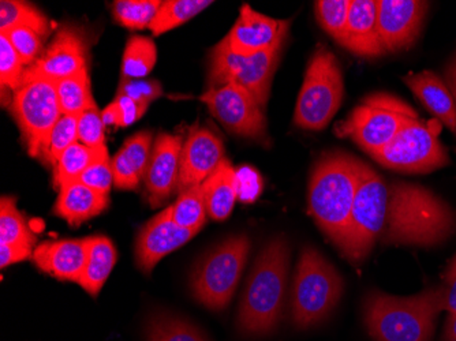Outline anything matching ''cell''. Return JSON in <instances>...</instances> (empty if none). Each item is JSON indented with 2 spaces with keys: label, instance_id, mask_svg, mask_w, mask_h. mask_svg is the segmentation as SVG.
<instances>
[{
  "label": "cell",
  "instance_id": "obj_27",
  "mask_svg": "<svg viewBox=\"0 0 456 341\" xmlns=\"http://www.w3.org/2000/svg\"><path fill=\"white\" fill-rule=\"evenodd\" d=\"M107 156V148L96 150L81 142L73 143L56 161L53 168V184L56 189L61 190L74 182H78L82 174L86 173L92 164Z\"/></svg>",
  "mask_w": 456,
  "mask_h": 341
},
{
  "label": "cell",
  "instance_id": "obj_14",
  "mask_svg": "<svg viewBox=\"0 0 456 341\" xmlns=\"http://www.w3.org/2000/svg\"><path fill=\"white\" fill-rule=\"evenodd\" d=\"M378 27L387 53L406 51L416 43L429 4L419 0H379Z\"/></svg>",
  "mask_w": 456,
  "mask_h": 341
},
{
  "label": "cell",
  "instance_id": "obj_4",
  "mask_svg": "<svg viewBox=\"0 0 456 341\" xmlns=\"http://www.w3.org/2000/svg\"><path fill=\"white\" fill-rule=\"evenodd\" d=\"M439 313L436 288L410 297L371 291L363 304L366 329L375 341H430Z\"/></svg>",
  "mask_w": 456,
  "mask_h": 341
},
{
  "label": "cell",
  "instance_id": "obj_46",
  "mask_svg": "<svg viewBox=\"0 0 456 341\" xmlns=\"http://www.w3.org/2000/svg\"><path fill=\"white\" fill-rule=\"evenodd\" d=\"M102 122L104 126H115V127H122L123 117L120 111L119 104L117 101H112L109 107L102 111Z\"/></svg>",
  "mask_w": 456,
  "mask_h": 341
},
{
  "label": "cell",
  "instance_id": "obj_36",
  "mask_svg": "<svg viewBox=\"0 0 456 341\" xmlns=\"http://www.w3.org/2000/svg\"><path fill=\"white\" fill-rule=\"evenodd\" d=\"M353 0H319L314 4L316 18L322 29L342 45L347 29L348 12Z\"/></svg>",
  "mask_w": 456,
  "mask_h": 341
},
{
  "label": "cell",
  "instance_id": "obj_26",
  "mask_svg": "<svg viewBox=\"0 0 456 341\" xmlns=\"http://www.w3.org/2000/svg\"><path fill=\"white\" fill-rule=\"evenodd\" d=\"M117 258V248L109 238L91 237L88 261L79 279V286L91 296L96 297L111 274Z\"/></svg>",
  "mask_w": 456,
  "mask_h": 341
},
{
  "label": "cell",
  "instance_id": "obj_7",
  "mask_svg": "<svg viewBox=\"0 0 456 341\" xmlns=\"http://www.w3.org/2000/svg\"><path fill=\"white\" fill-rule=\"evenodd\" d=\"M345 94L337 56L319 45L310 59L297 101L294 123L305 130H322L340 109Z\"/></svg>",
  "mask_w": 456,
  "mask_h": 341
},
{
  "label": "cell",
  "instance_id": "obj_40",
  "mask_svg": "<svg viewBox=\"0 0 456 341\" xmlns=\"http://www.w3.org/2000/svg\"><path fill=\"white\" fill-rule=\"evenodd\" d=\"M106 126L102 122V111L97 107L88 110L79 115L78 119V142L84 143L88 148L106 149Z\"/></svg>",
  "mask_w": 456,
  "mask_h": 341
},
{
  "label": "cell",
  "instance_id": "obj_32",
  "mask_svg": "<svg viewBox=\"0 0 456 341\" xmlns=\"http://www.w3.org/2000/svg\"><path fill=\"white\" fill-rule=\"evenodd\" d=\"M156 59L158 53L152 38L133 36L123 53L122 78H145L155 68Z\"/></svg>",
  "mask_w": 456,
  "mask_h": 341
},
{
  "label": "cell",
  "instance_id": "obj_47",
  "mask_svg": "<svg viewBox=\"0 0 456 341\" xmlns=\"http://www.w3.org/2000/svg\"><path fill=\"white\" fill-rule=\"evenodd\" d=\"M442 341H456V313H451L445 322Z\"/></svg>",
  "mask_w": 456,
  "mask_h": 341
},
{
  "label": "cell",
  "instance_id": "obj_22",
  "mask_svg": "<svg viewBox=\"0 0 456 341\" xmlns=\"http://www.w3.org/2000/svg\"><path fill=\"white\" fill-rule=\"evenodd\" d=\"M403 82L433 117H436L451 132L456 133L455 97L439 76L424 70L407 74Z\"/></svg>",
  "mask_w": 456,
  "mask_h": 341
},
{
  "label": "cell",
  "instance_id": "obj_30",
  "mask_svg": "<svg viewBox=\"0 0 456 341\" xmlns=\"http://www.w3.org/2000/svg\"><path fill=\"white\" fill-rule=\"evenodd\" d=\"M214 4L211 0H166L150 25L153 36L170 32Z\"/></svg>",
  "mask_w": 456,
  "mask_h": 341
},
{
  "label": "cell",
  "instance_id": "obj_20",
  "mask_svg": "<svg viewBox=\"0 0 456 341\" xmlns=\"http://www.w3.org/2000/svg\"><path fill=\"white\" fill-rule=\"evenodd\" d=\"M89 243L91 238L48 240L36 246L32 260L41 272L58 280L78 283L88 261Z\"/></svg>",
  "mask_w": 456,
  "mask_h": 341
},
{
  "label": "cell",
  "instance_id": "obj_31",
  "mask_svg": "<svg viewBox=\"0 0 456 341\" xmlns=\"http://www.w3.org/2000/svg\"><path fill=\"white\" fill-rule=\"evenodd\" d=\"M61 114L79 115L97 107L91 92L88 71L56 82Z\"/></svg>",
  "mask_w": 456,
  "mask_h": 341
},
{
  "label": "cell",
  "instance_id": "obj_21",
  "mask_svg": "<svg viewBox=\"0 0 456 341\" xmlns=\"http://www.w3.org/2000/svg\"><path fill=\"white\" fill-rule=\"evenodd\" d=\"M342 47L361 58H378L387 53L378 27L375 0H353Z\"/></svg>",
  "mask_w": 456,
  "mask_h": 341
},
{
  "label": "cell",
  "instance_id": "obj_1",
  "mask_svg": "<svg viewBox=\"0 0 456 341\" xmlns=\"http://www.w3.org/2000/svg\"><path fill=\"white\" fill-rule=\"evenodd\" d=\"M456 231V215L447 202L430 190L407 182H388L383 245L432 248Z\"/></svg>",
  "mask_w": 456,
  "mask_h": 341
},
{
  "label": "cell",
  "instance_id": "obj_15",
  "mask_svg": "<svg viewBox=\"0 0 456 341\" xmlns=\"http://www.w3.org/2000/svg\"><path fill=\"white\" fill-rule=\"evenodd\" d=\"M86 37L77 28H61L28 73L58 82L88 71Z\"/></svg>",
  "mask_w": 456,
  "mask_h": 341
},
{
  "label": "cell",
  "instance_id": "obj_18",
  "mask_svg": "<svg viewBox=\"0 0 456 341\" xmlns=\"http://www.w3.org/2000/svg\"><path fill=\"white\" fill-rule=\"evenodd\" d=\"M291 20H273L253 10L248 4L240 7V17L223 40L232 53L252 56L269 50Z\"/></svg>",
  "mask_w": 456,
  "mask_h": 341
},
{
  "label": "cell",
  "instance_id": "obj_43",
  "mask_svg": "<svg viewBox=\"0 0 456 341\" xmlns=\"http://www.w3.org/2000/svg\"><path fill=\"white\" fill-rule=\"evenodd\" d=\"M436 301L440 312L456 313V257L445 272L444 283L436 288Z\"/></svg>",
  "mask_w": 456,
  "mask_h": 341
},
{
  "label": "cell",
  "instance_id": "obj_33",
  "mask_svg": "<svg viewBox=\"0 0 456 341\" xmlns=\"http://www.w3.org/2000/svg\"><path fill=\"white\" fill-rule=\"evenodd\" d=\"M147 341H209L204 333L183 318L158 314L147 325Z\"/></svg>",
  "mask_w": 456,
  "mask_h": 341
},
{
  "label": "cell",
  "instance_id": "obj_25",
  "mask_svg": "<svg viewBox=\"0 0 456 341\" xmlns=\"http://www.w3.org/2000/svg\"><path fill=\"white\" fill-rule=\"evenodd\" d=\"M201 186L209 216L224 222L232 215L238 197V174L234 166L224 158Z\"/></svg>",
  "mask_w": 456,
  "mask_h": 341
},
{
  "label": "cell",
  "instance_id": "obj_44",
  "mask_svg": "<svg viewBox=\"0 0 456 341\" xmlns=\"http://www.w3.org/2000/svg\"><path fill=\"white\" fill-rule=\"evenodd\" d=\"M115 101L119 104L120 111H122V127H127V126L140 120L148 110V105L140 104V102L134 101L130 97L123 96V94H117Z\"/></svg>",
  "mask_w": 456,
  "mask_h": 341
},
{
  "label": "cell",
  "instance_id": "obj_28",
  "mask_svg": "<svg viewBox=\"0 0 456 341\" xmlns=\"http://www.w3.org/2000/svg\"><path fill=\"white\" fill-rule=\"evenodd\" d=\"M14 28H30L41 37L50 33V22L43 12L33 4L20 0L0 2V33H7Z\"/></svg>",
  "mask_w": 456,
  "mask_h": 341
},
{
  "label": "cell",
  "instance_id": "obj_19",
  "mask_svg": "<svg viewBox=\"0 0 456 341\" xmlns=\"http://www.w3.org/2000/svg\"><path fill=\"white\" fill-rule=\"evenodd\" d=\"M182 148L181 135L163 133L156 138L145 175L151 207H161L178 187Z\"/></svg>",
  "mask_w": 456,
  "mask_h": 341
},
{
  "label": "cell",
  "instance_id": "obj_38",
  "mask_svg": "<svg viewBox=\"0 0 456 341\" xmlns=\"http://www.w3.org/2000/svg\"><path fill=\"white\" fill-rule=\"evenodd\" d=\"M0 79H2V92H14L24 76L25 65L15 48L12 47L9 38L0 33Z\"/></svg>",
  "mask_w": 456,
  "mask_h": 341
},
{
  "label": "cell",
  "instance_id": "obj_8",
  "mask_svg": "<svg viewBox=\"0 0 456 341\" xmlns=\"http://www.w3.org/2000/svg\"><path fill=\"white\" fill-rule=\"evenodd\" d=\"M248 235H234L212 248L194 269L191 287L197 302L222 312L232 302L250 253Z\"/></svg>",
  "mask_w": 456,
  "mask_h": 341
},
{
  "label": "cell",
  "instance_id": "obj_17",
  "mask_svg": "<svg viewBox=\"0 0 456 341\" xmlns=\"http://www.w3.org/2000/svg\"><path fill=\"white\" fill-rule=\"evenodd\" d=\"M224 146L215 133L193 127L183 142L176 191L183 193L204 183L224 160Z\"/></svg>",
  "mask_w": 456,
  "mask_h": 341
},
{
  "label": "cell",
  "instance_id": "obj_9",
  "mask_svg": "<svg viewBox=\"0 0 456 341\" xmlns=\"http://www.w3.org/2000/svg\"><path fill=\"white\" fill-rule=\"evenodd\" d=\"M10 111L33 158L43 156L51 132L61 118L56 82L24 71L17 89L12 92Z\"/></svg>",
  "mask_w": 456,
  "mask_h": 341
},
{
  "label": "cell",
  "instance_id": "obj_13",
  "mask_svg": "<svg viewBox=\"0 0 456 341\" xmlns=\"http://www.w3.org/2000/svg\"><path fill=\"white\" fill-rule=\"evenodd\" d=\"M200 100L228 132L258 142H268L263 107L240 85L227 84L208 89Z\"/></svg>",
  "mask_w": 456,
  "mask_h": 341
},
{
  "label": "cell",
  "instance_id": "obj_39",
  "mask_svg": "<svg viewBox=\"0 0 456 341\" xmlns=\"http://www.w3.org/2000/svg\"><path fill=\"white\" fill-rule=\"evenodd\" d=\"M4 35L7 36L12 47L24 61L25 68L32 66L43 53L41 36L30 28H14Z\"/></svg>",
  "mask_w": 456,
  "mask_h": 341
},
{
  "label": "cell",
  "instance_id": "obj_5",
  "mask_svg": "<svg viewBox=\"0 0 456 341\" xmlns=\"http://www.w3.org/2000/svg\"><path fill=\"white\" fill-rule=\"evenodd\" d=\"M345 284L339 272L316 248L301 251L291 292V317L299 329L314 327L339 304Z\"/></svg>",
  "mask_w": 456,
  "mask_h": 341
},
{
  "label": "cell",
  "instance_id": "obj_16",
  "mask_svg": "<svg viewBox=\"0 0 456 341\" xmlns=\"http://www.w3.org/2000/svg\"><path fill=\"white\" fill-rule=\"evenodd\" d=\"M196 231L179 227L173 217L171 209L161 210L152 220L143 225L135 242V261L143 273L150 274L159 261L186 245L196 237Z\"/></svg>",
  "mask_w": 456,
  "mask_h": 341
},
{
  "label": "cell",
  "instance_id": "obj_23",
  "mask_svg": "<svg viewBox=\"0 0 456 341\" xmlns=\"http://www.w3.org/2000/svg\"><path fill=\"white\" fill-rule=\"evenodd\" d=\"M152 133L141 132L126 140L112 158L114 186L120 190H135L147 175L152 153Z\"/></svg>",
  "mask_w": 456,
  "mask_h": 341
},
{
  "label": "cell",
  "instance_id": "obj_11",
  "mask_svg": "<svg viewBox=\"0 0 456 341\" xmlns=\"http://www.w3.org/2000/svg\"><path fill=\"white\" fill-rule=\"evenodd\" d=\"M437 120L412 119L395 138L371 158L380 166L404 174H428L450 164L439 140Z\"/></svg>",
  "mask_w": 456,
  "mask_h": 341
},
{
  "label": "cell",
  "instance_id": "obj_35",
  "mask_svg": "<svg viewBox=\"0 0 456 341\" xmlns=\"http://www.w3.org/2000/svg\"><path fill=\"white\" fill-rule=\"evenodd\" d=\"M161 4L160 0H118L112 4V14L127 29H145L152 24Z\"/></svg>",
  "mask_w": 456,
  "mask_h": 341
},
{
  "label": "cell",
  "instance_id": "obj_29",
  "mask_svg": "<svg viewBox=\"0 0 456 341\" xmlns=\"http://www.w3.org/2000/svg\"><path fill=\"white\" fill-rule=\"evenodd\" d=\"M36 242H37V238L28 227L24 215L18 210L15 199L2 197V201H0V243L33 248Z\"/></svg>",
  "mask_w": 456,
  "mask_h": 341
},
{
  "label": "cell",
  "instance_id": "obj_41",
  "mask_svg": "<svg viewBox=\"0 0 456 341\" xmlns=\"http://www.w3.org/2000/svg\"><path fill=\"white\" fill-rule=\"evenodd\" d=\"M117 94L130 97L134 101L150 107L151 102L163 96V88H161L160 82L156 79L122 78Z\"/></svg>",
  "mask_w": 456,
  "mask_h": 341
},
{
  "label": "cell",
  "instance_id": "obj_37",
  "mask_svg": "<svg viewBox=\"0 0 456 341\" xmlns=\"http://www.w3.org/2000/svg\"><path fill=\"white\" fill-rule=\"evenodd\" d=\"M78 119L79 117L77 115H61L51 132L47 148L41 158L55 166L61 153L70 148L73 143L78 142Z\"/></svg>",
  "mask_w": 456,
  "mask_h": 341
},
{
  "label": "cell",
  "instance_id": "obj_6",
  "mask_svg": "<svg viewBox=\"0 0 456 341\" xmlns=\"http://www.w3.org/2000/svg\"><path fill=\"white\" fill-rule=\"evenodd\" d=\"M419 118V112L399 97L373 93L335 127V133L357 143L371 156L388 145L406 123Z\"/></svg>",
  "mask_w": 456,
  "mask_h": 341
},
{
  "label": "cell",
  "instance_id": "obj_10",
  "mask_svg": "<svg viewBox=\"0 0 456 341\" xmlns=\"http://www.w3.org/2000/svg\"><path fill=\"white\" fill-rule=\"evenodd\" d=\"M289 29L281 33L275 45L269 50L252 56L235 55L220 41L209 55L208 84L211 88H220L227 84L243 86L257 99L261 107L268 102L273 76L281 61Z\"/></svg>",
  "mask_w": 456,
  "mask_h": 341
},
{
  "label": "cell",
  "instance_id": "obj_2",
  "mask_svg": "<svg viewBox=\"0 0 456 341\" xmlns=\"http://www.w3.org/2000/svg\"><path fill=\"white\" fill-rule=\"evenodd\" d=\"M361 166V161L345 153H328L317 161L310 176V215L340 251L347 237Z\"/></svg>",
  "mask_w": 456,
  "mask_h": 341
},
{
  "label": "cell",
  "instance_id": "obj_42",
  "mask_svg": "<svg viewBox=\"0 0 456 341\" xmlns=\"http://www.w3.org/2000/svg\"><path fill=\"white\" fill-rule=\"evenodd\" d=\"M78 182L91 187L92 190L102 194V196H109L112 184H114V173H112L111 161H110L109 156L92 164L86 173L82 174Z\"/></svg>",
  "mask_w": 456,
  "mask_h": 341
},
{
  "label": "cell",
  "instance_id": "obj_34",
  "mask_svg": "<svg viewBox=\"0 0 456 341\" xmlns=\"http://www.w3.org/2000/svg\"><path fill=\"white\" fill-rule=\"evenodd\" d=\"M170 209L171 217L179 227L200 232L208 215L201 184L179 194V199Z\"/></svg>",
  "mask_w": 456,
  "mask_h": 341
},
{
  "label": "cell",
  "instance_id": "obj_12",
  "mask_svg": "<svg viewBox=\"0 0 456 341\" xmlns=\"http://www.w3.org/2000/svg\"><path fill=\"white\" fill-rule=\"evenodd\" d=\"M387 204L388 182L362 163L345 248L340 251L351 263L365 260L378 242L386 223Z\"/></svg>",
  "mask_w": 456,
  "mask_h": 341
},
{
  "label": "cell",
  "instance_id": "obj_3",
  "mask_svg": "<svg viewBox=\"0 0 456 341\" xmlns=\"http://www.w3.org/2000/svg\"><path fill=\"white\" fill-rule=\"evenodd\" d=\"M289 248L283 237L266 243L256 258L238 312V328L248 336H266L283 312Z\"/></svg>",
  "mask_w": 456,
  "mask_h": 341
},
{
  "label": "cell",
  "instance_id": "obj_24",
  "mask_svg": "<svg viewBox=\"0 0 456 341\" xmlns=\"http://www.w3.org/2000/svg\"><path fill=\"white\" fill-rule=\"evenodd\" d=\"M109 204V196L97 193L81 182H74L59 190L53 213L66 220L70 227H78L92 217L99 216Z\"/></svg>",
  "mask_w": 456,
  "mask_h": 341
},
{
  "label": "cell",
  "instance_id": "obj_45",
  "mask_svg": "<svg viewBox=\"0 0 456 341\" xmlns=\"http://www.w3.org/2000/svg\"><path fill=\"white\" fill-rule=\"evenodd\" d=\"M33 248H22V246L2 245L0 246V266L7 268L12 264L32 258Z\"/></svg>",
  "mask_w": 456,
  "mask_h": 341
}]
</instances>
